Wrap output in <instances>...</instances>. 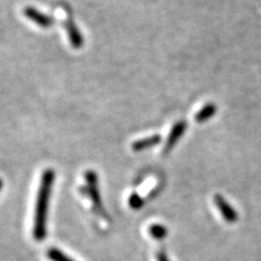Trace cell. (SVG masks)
<instances>
[{"instance_id":"11","label":"cell","mask_w":261,"mask_h":261,"mask_svg":"<svg viewBox=\"0 0 261 261\" xmlns=\"http://www.w3.org/2000/svg\"><path fill=\"white\" fill-rule=\"evenodd\" d=\"M128 203L129 206L134 208V209H138L142 205H143V199L140 197V195L137 194H133L129 196L128 198Z\"/></svg>"},{"instance_id":"7","label":"cell","mask_w":261,"mask_h":261,"mask_svg":"<svg viewBox=\"0 0 261 261\" xmlns=\"http://www.w3.org/2000/svg\"><path fill=\"white\" fill-rule=\"evenodd\" d=\"M161 140H162V137L159 134L152 135L149 137H145V138H142V140L135 141L132 144V149L134 151H142L145 149H148V148H150V147H153V146L160 144Z\"/></svg>"},{"instance_id":"3","label":"cell","mask_w":261,"mask_h":261,"mask_svg":"<svg viewBox=\"0 0 261 261\" xmlns=\"http://www.w3.org/2000/svg\"><path fill=\"white\" fill-rule=\"evenodd\" d=\"M215 203L217 208L219 209L220 214L223 217V220L227 223H235L239 220V214L230 203H228L223 196L216 194L214 197Z\"/></svg>"},{"instance_id":"4","label":"cell","mask_w":261,"mask_h":261,"mask_svg":"<svg viewBox=\"0 0 261 261\" xmlns=\"http://www.w3.org/2000/svg\"><path fill=\"white\" fill-rule=\"evenodd\" d=\"M23 14L25 15L29 20L36 23L37 25H39L40 28H43V29L50 28L54 24V19L53 18H50V16L43 13V12L38 11L37 9H35L34 7H25V8H24Z\"/></svg>"},{"instance_id":"9","label":"cell","mask_w":261,"mask_h":261,"mask_svg":"<svg viewBox=\"0 0 261 261\" xmlns=\"http://www.w3.org/2000/svg\"><path fill=\"white\" fill-rule=\"evenodd\" d=\"M149 233L154 240H162L167 236V228L161 224H152L149 227Z\"/></svg>"},{"instance_id":"6","label":"cell","mask_w":261,"mask_h":261,"mask_svg":"<svg viewBox=\"0 0 261 261\" xmlns=\"http://www.w3.org/2000/svg\"><path fill=\"white\" fill-rule=\"evenodd\" d=\"M64 28L67 30L68 33V37L71 43V46L75 49L81 48L84 44V38L82 36L81 32L79 31V29L76 28V25L74 24L71 19H69L67 22L64 23Z\"/></svg>"},{"instance_id":"12","label":"cell","mask_w":261,"mask_h":261,"mask_svg":"<svg viewBox=\"0 0 261 261\" xmlns=\"http://www.w3.org/2000/svg\"><path fill=\"white\" fill-rule=\"evenodd\" d=\"M156 257H157V260H158V261H169L168 256L166 255V252L162 251V250L158 251V254L156 255Z\"/></svg>"},{"instance_id":"5","label":"cell","mask_w":261,"mask_h":261,"mask_svg":"<svg viewBox=\"0 0 261 261\" xmlns=\"http://www.w3.org/2000/svg\"><path fill=\"white\" fill-rule=\"evenodd\" d=\"M186 129V123L184 121H178L173 125L172 129L167 138V142L165 144V148H163V153H169L171 149L176 145L179 138L184 134Z\"/></svg>"},{"instance_id":"10","label":"cell","mask_w":261,"mask_h":261,"mask_svg":"<svg viewBox=\"0 0 261 261\" xmlns=\"http://www.w3.org/2000/svg\"><path fill=\"white\" fill-rule=\"evenodd\" d=\"M47 256L51 261H74L69 258L67 255H64L62 251L57 248H50L47 251Z\"/></svg>"},{"instance_id":"2","label":"cell","mask_w":261,"mask_h":261,"mask_svg":"<svg viewBox=\"0 0 261 261\" xmlns=\"http://www.w3.org/2000/svg\"><path fill=\"white\" fill-rule=\"evenodd\" d=\"M85 179L87 182L85 190L87 191L88 196L91 197L92 201L94 202L96 209L102 212L100 194H99V190H98V184H97V174L94 172V171H87V172H85Z\"/></svg>"},{"instance_id":"8","label":"cell","mask_w":261,"mask_h":261,"mask_svg":"<svg viewBox=\"0 0 261 261\" xmlns=\"http://www.w3.org/2000/svg\"><path fill=\"white\" fill-rule=\"evenodd\" d=\"M216 112H217V106L212 102L207 103L203 106L197 113H196L195 120L196 122H198V123H203V122H206L207 120L214 117Z\"/></svg>"},{"instance_id":"1","label":"cell","mask_w":261,"mask_h":261,"mask_svg":"<svg viewBox=\"0 0 261 261\" xmlns=\"http://www.w3.org/2000/svg\"><path fill=\"white\" fill-rule=\"evenodd\" d=\"M55 182V172L51 169L45 170L42 177L37 193L35 215H34V226H33V236L36 241H43L47 234V214L49 206V198H50L51 189Z\"/></svg>"}]
</instances>
